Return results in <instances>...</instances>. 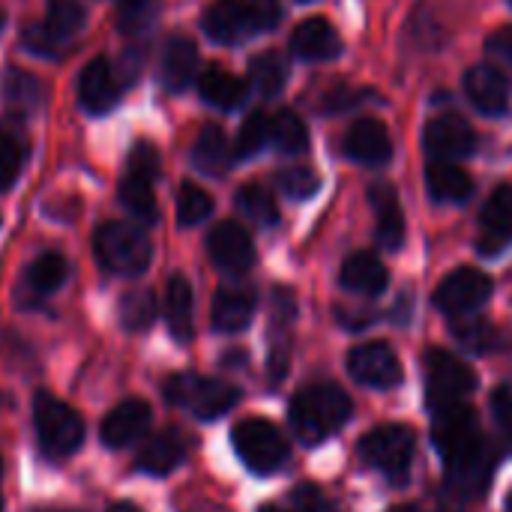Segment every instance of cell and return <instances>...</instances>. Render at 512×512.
<instances>
[{"label": "cell", "mask_w": 512, "mask_h": 512, "mask_svg": "<svg viewBox=\"0 0 512 512\" xmlns=\"http://www.w3.org/2000/svg\"><path fill=\"white\" fill-rule=\"evenodd\" d=\"M3 93H6L9 102H15V105H21V108H33V105H39V99H42V84H39L30 72L6 69Z\"/></svg>", "instance_id": "ab89813d"}, {"label": "cell", "mask_w": 512, "mask_h": 512, "mask_svg": "<svg viewBox=\"0 0 512 512\" xmlns=\"http://www.w3.org/2000/svg\"><path fill=\"white\" fill-rule=\"evenodd\" d=\"M486 48H489L495 57H501L504 63H510L512 66V27H501V30H495V33L489 36Z\"/></svg>", "instance_id": "7dc6e473"}, {"label": "cell", "mask_w": 512, "mask_h": 512, "mask_svg": "<svg viewBox=\"0 0 512 512\" xmlns=\"http://www.w3.org/2000/svg\"><path fill=\"white\" fill-rule=\"evenodd\" d=\"M69 264L60 252H42L24 273V294L27 297H48L66 282Z\"/></svg>", "instance_id": "f1b7e54d"}, {"label": "cell", "mask_w": 512, "mask_h": 512, "mask_svg": "<svg viewBox=\"0 0 512 512\" xmlns=\"http://www.w3.org/2000/svg\"><path fill=\"white\" fill-rule=\"evenodd\" d=\"M234 453L252 474H276L288 462V441L285 435L267 420H243L231 432Z\"/></svg>", "instance_id": "ba28073f"}, {"label": "cell", "mask_w": 512, "mask_h": 512, "mask_svg": "<svg viewBox=\"0 0 512 512\" xmlns=\"http://www.w3.org/2000/svg\"><path fill=\"white\" fill-rule=\"evenodd\" d=\"M432 441H435V450L441 453L447 471L462 468V465H468V462L492 453L489 444H486V438H483L477 411L468 402L435 411Z\"/></svg>", "instance_id": "3957f363"}, {"label": "cell", "mask_w": 512, "mask_h": 512, "mask_svg": "<svg viewBox=\"0 0 512 512\" xmlns=\"http://www.w3.org/2000/svg\"><path fill=\"white\" fill-rule=\"evenodd\" d=\"M423 144L432 153V159L456 162V159H465V156L474 153L477 132H474V126L465 117H459V114H441V117H432L426 123Z\"/></svg>", "instance_id": "7c38bea8"}, {"label": "cell", "mask_w": 512, "mask_h": 512, "mask_svg": "<svg viewBox=\"0 0 512 512\" xmlns=\"http://www.w3.org/2000/svg\"><path fill=\"white\" fill-rule=\"evenodd\" d=\"M351 414H354L351 396L333 381L306 384L288 408L291 429L297 441L306 447H318L327 438H333L351 420Z\"/></svg>", "instance_id": "6da1fadb"}, {"label": "cell", "mask_w": 512, "mask_h": 512, "mask_svg": "<svg viewBox=\"0 0 512 512\" xmlns=\"http://www.w3.org/2000/svg\"><path fill=\"white\" fill-rule=\"evenodd\" d=\"M279 18H282L279 0H216L204 12L201 24L210 39L234 45L264 30H273Z\"/></svg>", "instance_id": "7a4b0ae2"}, {"label": "cell", "mask_w": 512, "mask_h": 512, "mask_svg": "<svg viewBox=\"0 0 512 512\" xmlns=\"http://www.w3.org/2000/svg\"><path fill=\"white\" fill-rule=\"evenodd\" d=\"M162 393L171 405L189 411L198 420H216L240 402V390L231 387L228 381L192 375V372L171 375L162 384Z\"/></svg>", "instance_id": "5b68a950"}, {"label": "cell", "mask_w": 512, "mask_h": 512, "mask_svg": "<svg viewBox=\"0 0 512 512\" xmlns=\"http://www.w3.org/2000/svg\"><path fill=\"white\" fill-rule=\"evenodd\" d=\"M270 138H273L276 150L285 156H297L309 147V129H306L303 117L294 111H279L270 120Z\"/></svg>", "instance_id": "4dcf8cb0"}, {"label": "cell", "mask_w": 512, "mask_h": 512, "mask_svg": "<svg viewBox=\"0 0 512 512\" xmlns=\"http://www.w3.org/2000/svg\"><path fill=\"white\" fill-rule=\"evenodd\" d=\"M339 282L345 291L351 294H360V297H378L384 294L387 288V267L369 255V252H354L351 258H345L342 264V273H339Z\"/></svg>", "instance_id": "cb8c5ba5"}, {"label": "cell", "mask_w": 512, "mask_h": 512, "mask_svg": "<svg viewBox=\"0 0 512 512\" xmlns=\"http://www.w3.org/2000/svg\"><path fill=\"white\" fill-rule=\"evenodd\" d=\"M474 390H477V372L462 357L444 348H432L426 354V396L432 411L462 405Z\"/></svg>", "instance_id": "52a82bcc"}, {"label": "cell", "mask_w": 512, "mask_h": 512, "mask_svg": "<svg viewBox=\"0 0 512 512\" xmlns=\"http://www.w3.org/2000/svg\"><path fill=\"white\" fill-rule=\"evenodd\" d=\"M291 54L306 63H324L342 54V36L327 18H306L291 33Z\"/></svg>", "instance_id": "9a60e30c"}, {"label": "cell", "mask_w": 512, "mask_h": 512, "mask_svg": "<svg viewBox=\"0 0 512 512\" xmlns=\"http://www.w3.org/2000/svg\"><path fill=\"white\" fill-rule=\"evenodd\" d=\"M207 255L225 273H246L255 264V243L240 222H219L207 234Z\"/></svg>", "instance_id": "4fadbf2b"}, {"label": "cell", "mask_w": 512, "mask_h": 512, "mask_svg": "<svg viewBox=\"0 0 512 512\" xmlns=\"http://www.w3.org/2000/svg\"><path fill=\"white\" fill-rule=\"evenodd\" d=\"M0 474H3V462H0Z\"/></svg>", "instance_id": "11a10c76"}, {"label": "cell", "mask_w": 512, "mask_h": 512, "mask_svg": "<svg viewBox=\"0 0 512 512\" xmlns=\"http://www.w3.org/2000/svg\"><path fill=\"white\" fill-rule=\"evenodd\" d=\"M150 426V405L141 399H126L117 408L108 411V417L102 420V444L111 450H123L132 447Z\"/></svg>", "instance_id": "2e32d148"}, {"label": "cell", "mask_w": 512, "mask_h": 512, "mask_svg": "<svg viewBox=\"0 0 512 512\" xmlns=\"http://www.w3.org/2000/svg\"><path fill=\"white\" fill-rule=\"evenodd\" d=\"M78 99L90 114H105L117 105V81L105 57H93L78 78Z\"/></svg>", "instance_id": "44dd1931"}, {"label": "cell", "mask_w": 512, "mask_h": 512, "mask_svg": "<svg viewBox=\"0 0 512 512\" xmlns=\"http://www.w3.org/2000/svg\"><path fill=\"white\" fill-rule=\"evenodd\" d=\"M120 201L132 216H138L144 222L156 219V195H153V180L150 177L126 168V174L120 180Z\"/></svg>", "instance_id": "f546056e"}, {"label": "cell", "mask_w": 512, "mask_h": 512, "mask_svg": "<svg viewBox=\"0 0 512 512\" xmlns=\"http://www.w3.org/2000/svg\"><path fill=\"white\" fill-rule=\"evenodd\" d=\"M396 512H417V510H411V507H402V510H396Z\"/></svg>", "instance_id": "816d5d0a"}, {"label": "cell", "mask_w": 512, "mask_h": 512, "mask_svg": "<svg viewBox=\"0 0 512 512\" xmlns=\"http://www.w3.org/2000/svg\"><path fill=\"white\" fill-rule=\"evenodd\" d=\"M21 42H24L27 51L39 54V57H48V60H57V57L63 54V42H66V39H60L54 30H48L45 21H36V24H27Z\"/></svg>", "instance_id": "b9f144b4"}, {"label": "cell", "mask_w": 512, "mask_h": 512, "mask_svg": "<svg viewBox=\"0 0 512 512\" xmlns=\"http://www.w3.org/2000/svg\"><path fill=\"white\" fill-rule=\"evenodd\" d=\"M492 414H495V420H498L501 432H504V435H507V438L512 441V390H507V387L495 390V399H492Z\"/></svg>", "instance_id": "bcb514c9"}, {"label": "cell", "mask_w": 512, "mask_h": 512, "mask_svg": "<svg viewBox=\"0 0 512 512\" xmlns=\"http://www.w3.org/2000/svg\"><path fill=\"white\" fill-rule=\"evenodd\" d=\"M345 153H348V159H354L366 168H381L393 156V138L381 120L360 117L345 132Z\"/></svg>", "instance_id": "5bb4252c"}, {"label": "cell", "mask_w": 512, "mask_h": 512, "mask_svg": "<svg viewBox=\"0 0 512 512\" xmlns=\"http://www.w3.org/2000/svg\"><path fill=\"white\" fill-rule=\"evenodd\" d=\"M360 459L387 480L402 483L414 459V432L408 426H378L360 441Z\"/></svg>", "instance_id": "9c48e42d"}, {"label": "cell", "mask_w": 512, "mask_h": 512, "mask_svg": "<svg viewBox=\"0 0 512 512\" xmlns=\"http://www.w3.org/2000/svg\"><path fill=\"white\" fill-rule=\"evenodd\" d=\"M126 168L129 171H138V174H144L150 180H156V174H159V153H156V147L135 144V150L129 153V165Z\"/></svg>", "instance_id": "f6af8a7d"}, {"label": "cell", "mask_w": 512, "mask_h": 512, "mask_svg": "<svg viewBox=\"0 0 512 512\" xmlns=\"http://www.w3.org/2000/svg\"><path fill=\"white\" fill-rule=\"evenodd\" d=\"M186 450H189L186 435L177 432V429H168V432L153 435V438L144 444V450L138 453V462H135V465H138V471H144V474L165 477V474H171V471L186 459Z\"/></svg>", "instance_id": "7402d4cb"}, {"label": "cell", "mask_w": 512, "mask_h": 512, "mask_svg": "<svg viewBox=\"0 0 512 512\" xmlns=\"http://www.w3.org/2000/svg\"><path fill=\"white\" fill-rule=\"evenodd\" d=\"M261 512H285L282 507H261Z\"/></svg>", "instance_id": "681fc988"}, {"label": "cell", "mask_w": 512, "mask_h": 512, "mask_svg": "<svg viewBox=\"0 0 512 512\" xmlns=\"http://www.w3.org/2000/svg\"><path fill=\"white\" fill-rule=\"evenodd\" d=\"M156 318V300H153V291L147 288H138V291H129L123 294L120 300V324L129 330V333H141L153 324Z\"/></svg>", "instance_id": "836d02e7"}, {"label": "cell", "mask_w": 512, "mask_h": 512, "mask_svg": "<svg viewBox=\"0 0 512 512\" xmlns=\"http://www.w3.org/2000/svg\"><path fill=\"white\" fill-rule=\"evenodd\" d=\"M249 78H252V84H255V90L261 96H276L285 87V81H288V63H285L282 54L264 51V54L252 57Z\"/></svg>", "instance_id": "1f68e13d"}, {"label": "cell", "mask_w": 512, "mask_h": 512, "mask_svg": "<svg viewBox=\"0 0 512 512\" xmlns=\"http://www.w3.org/2000/svg\"><path fill=\"white\" fill-rule=\"evenodd\" d=\"M192 312H195V297L189 279L171 276L165 285V321L177 342L192 339Z\"/></svg>", "instance_id": "484cf974"}, {"label": "cell", "mask_w": 512, "mask_h": 512, "mask_svg": "<svg viewBox=\"0 0 512 512\" xmlns=\"http://www.w3.org/2000/svg\"><path fill=\"white\" fill-rule=\"evenodd\" d=\"M108 512H141L138 507H132V504H126V501H120V504H114Z\"/></svg>", "instance_id": "c3c4849f"}, {"label": "cell", "mask_w": 512, "mask_h": 512, "mask_svg": "<svg viewBox=\"0 0 512 512\" xmlns=\"http://www.w3.org/2000/svg\"><path fill=\"white\" fill-rule=\"evenodd\" d=\"M267 138H270V120H267V114L252 111V114L243 120L240 132H237L234 156H237V159H249V156H255V153L267 144Z\"/></svg>", "instance_id": "f35d334b"}, {"label": "cell", "mask_w": 512, "mask_h": 512, "mask_svg": "<svg viewBox=\"0 0 512 512\" xmlns=\"http://www.w3.org/2000/svg\"><path fill=\"white\" fill-rule=\"evenodd\" d=\"M198 90H201L207 105L222 108V111H231V108L243 105V99H246V84L219 63H213L201 72Z\"/></svg>", "instance_id": "4316f807"}, {"label": "cell", "mask_w": 512, "mask_h": 512, "mask_svg": "<svg viewBox=\"0 0 512 512\" xmlns=\"http://www.w3.org/2000/svg\"><path fill=\"white\" fill-rule=\"evenodd\" d=\"M465 93L489 117H498L510 108V84L504 72H498L495 66H486V63L471 66L465 72Z\"/></svg>", "instance_id": "ac0fdd59"}, {"label": "cell", "mask_w": 512, "mask_h": 512, "mask_svg": "<svg viewBox=\"0 0 512 512\" xmlns=\"http://www.w3.org/2000/svg\"><path fill=\"white\" fill-rule=\"evenodd\" d=\"M453 336H456L462 345H468L471 351H480V354L495 351V348L501 345L498 327H492V324L483 321V318H468V315H465V321H456V324H453Z\"/></svg>", "instance_id": "e575fe53"}, {"label": "cell", "mask_w": 512, "mask_h": 512, "mask_svg": "<svg viewBox=\"0 0 512 512\" xmlns=\"http://www.w3.org/2000/svg\"><path fill=\"white\" fill-rule=\"evenodd\" d=\"M96 261L117 276H141L150 267L153 246L147 234L129 222H105L93 234Z\"/></svg>", "instance_id": "277c9868"}, {"label": "cell", "mask_w": 512, "mask_h": 512, "mask_svg": "<svg viewBox=\"0 0 512 512\" xmlns=\"http://www.w3.org/2000/svg\"><path fill=\"white\" fill-rule=\"evenodd\" d=\"M492 291H495V285L483 270L459 267L438 285L435 306L450 318H465V315H474L477 309H483L489 303Z\"/></svg>", "instance_id": "30bf717a"}, {"label": "cell", "mask_w": 512, "mask_h": 512, "mask_svg": "<svg viewBox=\"0 0 512 512\" xmlns=\"http://www.w3.org/2000/svg\"><path fill=\"white\" fill-rule=\"evenodd\" d=\"M198 69V48L189 36L174 33L165 48H162V60H159V81L168 93H180L189 87V81L195 78Z\"/></svg>", "instance_id": "ffe728a7"}, {"label": "cell", "mask_w": 512, "mask_h": 512, "mask_svg": "<svg viewBox=\"0 0 512 512\" xmlns=\"http://www.w3.org/2000/svg\"><path fill=\"white\" fill-rule=\"evenodd\" d=\"M300 3H309V0H300Z\"/></svg>", "instance_id": "9f6ffc18"}, {"label": "cell", "mask_w": 512, "mask_h": 512, "mask_svg": "<svg viewBox=\"0 0 512 512\" xmlns=\"http://www.w3.org/2000/svg\"><path fill=\"white\" fill-rule=\"evenodd\" d=\"M33 423H36V438L45 456L51 459H66L78 453L84 441V420L75 408L60 402L51 393H36L33 399Z\"/></svg>", "instance_id": "8992f818"}, {"label": "cell", "mask_w": 512, "mask_h": 512, "mask_svg": "<svg viewBox=\"0 0 512 512\" xmlns=\"http://www.w3.org/2000/svg\"><path fill=\"white\" fill-rule=\"evenodd\" d=\"M156 15V0H117V30L123 33H138L144 30Z\"/></svg>", "instance_id": "60d3db41"}, {"label": "cell", "mask_w": 512, "mask_h": 512, "mask_svg": "<svg viewBox=\"0 0 512 512\" xmlns=\"http://www.w3.org/2000/svg\"><path fill=\"white\" fill-rule=\"evenodd\" d=\"M48 30H54L60 39L75 36L84 27V6L78 0H48Z\"/></svg>", "instance_id": "74e56055"}, {"label": "cell", "mask_w": 512, "mask_h": 512, "mask_svg": "<svg viewBox=\"0 0 512 512\" xmlns=\"http://www.w3.org/2000/svg\"><path fill=\"white\" fill-rule=\"evenodd\" d=\"M276 183H279V189H282L288 198H297V201H306V198H312V195L318 192V177H315V171H312V168H303V165L285 168V171L276 177Z\"/></svg>", "instance_id": "7bdbcfd3"}, {"label": "cell", "mask_w": 512, "mask_h": 512, "mask_svg": "<svg viewBox=\"0 0 512 512\" xmlns=\"http://www.w3.org/2000/svg\"><path fill=\"white\" fill-rule=\"evenodd\" d=\"M426 186L441 204H465L474 195V177L447 159H432L426 168Z\"/></svg>", "instance_id": "603a6c76"}, {"label": "cell", "mask_w": 512, "mask_h": 512, "mask_svg": "<svg viewBox=\"0 0 512 512\" xmlns=\"http://www.w3.org/2000/svg\"><path fill=\"white\" fill-rule=\"evenodd\" d=\"M210 213H213V198L201 186L183 183L180 192H177V219H180V225L192 228V225L204 222Z\"/></svg>", "instance_id": "8d00e7d4"}, {"label": "cell", "mask_w": 512, "mask_h": 512, "mask_svg": "<svg viewBox=\"0 0 512 512\" xmlns=\"http://www.w3.org/2000/svg\"><path fill=\"white\" fill-rule=\"evenodd\" d=\"M3 24H6V12L0 9V30H3Z\"/></svg>", "instance_id": "f907efd6"}, {"label": "cell", "mask_w": 512, "mask_h": 512, "mask_svg": "<svg viewBox=\"0 0 512 512\" xmlns=\"http://www.w3.org/2000/svg\"><path fill=\"white\" fill-rule=\"evenodd\" d=\"M507 507H510V512H512V498H510V504H507Z\"/></svg>", "instance_id": "db71d44e"}, {"label": "cell", "mask_w": 512, "mask_h": 512, "mask_svg": "<svg viewBox=\"0 0 512 512\" xmlns=\"http://www.w3.org/2000/svg\"><path fill=\"white\" fill-rule=\"evenodd\" d=\"M192 165L204 174H225L231 165V144L225 138V132L216 123H207L192 147Z\"/></svg>", "instance_id": "83f0119b"}, {"label": "cell", "mask_w": 512, "mask_h": 512, "mask_svg": "<svg viewBox=\"0 0 512 512\" xmlns=\"http://www.w3.org/2000/svg\"><path fill=\"white\" fill-rule=\"evenodd\" d=\"M255 291L246 285H234V288H219L210 306V324L219 333H240L252 324L255 315Z\"/></svg>", "instance_id": "d6986e66"}, {"label": "cell", "mask_w": 512, "mask_h": 512, "mask_svg": "<svg viewBox=\"0 0 512 512\" xmlns=\"http://www.w3.org/2000/svg\"><path fill=\"white\" fill-rule=\"evenodd\" d=\"M294 507L297 512H336V504L324 495V489L303 483L294 489Z\"/></svg>", "instance_id": "ee69618b"}, {"label": "cell", "mask_w": 512, "mask_h": 512, "mask_svg": "<svg viewBox=\"0 0 512 512\" xmlns=\"http://www.w3.org/2000/svg\"><path fill=\"white\" fill-rule=\"evenodd\" d=\"M234 204H237V210H240L246 219H252V222H258V225H264V228H270V225L279 222V207H276L273 195H270L264 186H258V183L243 186V189L237 192Z\"/></svg>", "instance_id": "d6a6232c"}, {"label": "cell", "mask_w": 512, "mask_h": 512, "mask_svg": "<svg viewBox=\"0 0 512 512\" xmlns=\"http://www.w3.org/2000/svg\"><path fill=\"white\" fill-rule=\"evenodd\" d=\"M512 243V186H498L480 213V252L498 255Z\"/></svg>", "instance_id": "e0dca14e"}, {"label": "cell", "mask_w": 512, "mask_h": 512, "mask_svg": "<svg viewBox=\"0 0 512 512\" xmlns=\"http://www.w3.org/2000/svg\"><path fill=\"white\" fill-rule=\"evenodd\" d=\"M336 512H339V510H336Z\"/></svg>", "instance_id": "6f0895ef"}, {"label": "cell", "mask_w": 512, "mask_h": 512, "mask_svg": "<svg viewBox=\"0 0 512 512\" xmlns=\"http://www.w3.org/2000/svg\"><path fill=\"white\" fill-rule=\"evenodd\" d=\"M0 512H3V498H0Z\"/></svg>", "instance_id": "f5cc1de1"}, {"label": "cell", "mask_w": 512, "mask_h": 512, "mask_svg": "<svg viewBox=\"0 0 512 512\" xmlns=\"http://www.w3.org/2000/svg\"><path fill=\"white\" fill-rule=\"evenodd\" d=\"M348 372L354 381H360L363 387H375V390H390L402 381V363L387 342H366V345L351 348Z\"/></svg>", "instance_id": "8fae6325"}, {"label": "cell", "mask_w": 512, "mask_h": 512, "mask_svg": "<svg viewBox=\"0 0 512 512\" xmlns=\"http://www.w3.org/2000/svg\"><path fill=\"white\" fill-rule=\"evenodd\" d=\"M24 159H27L24 138L9 129H0V192H6L18 180Z\"/></svg>", "instance_id": "d590c367"}, {"label": "cell", "mask_w": 512, "mask_h": 512, "mask_svg": "<svg viewBox=\"0 0 512 512\" xmlns=\"http://www.w3.org/2000/svg\"><path fill=\"white\" fill-rule=\"evenodd\" d=\"M369 201L378 213V243L384 249H399L405 243V213L393 186H372Z\"/></svg>", "instance_id": "d4e9b609"}]
</instances>
